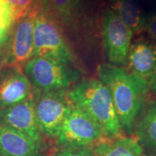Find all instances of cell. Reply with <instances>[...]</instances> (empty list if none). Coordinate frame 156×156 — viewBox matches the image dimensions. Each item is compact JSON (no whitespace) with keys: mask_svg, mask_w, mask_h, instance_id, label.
<instances>
[{"mask_svg":"<svg viewBox=\"0 0 156 156\" xmlns=\"http://www.w3.org/2000/svg\"><path fill=\"white\" fill-rule=\"evenodd\" d=\"M97 76L110 93L122 130L132 133L149 90L148 82L111 63L98 65Z\"/></svg>","mask_w":156,"mask_h":156,"instance_id":"6da1fadb","label":"cell"},{"mask_svg":"<svg viewBox=\"0 0 156 156\" xmlns=\"http://www.w3.org/2000/svg\"><path fill=\"white\" fill-rule=\"evenodd\" d=\"M73 106L80 108L97 125L105 139L122 135L110 93L99 79H85L68 91Z\"/></svg>","mask_w":156,"mask_h":156,"instance_id":"7a4b0ae2","label":"cell"},{"mask_svg":"<svg viewBox=\"0 0 156 156\" xmlns=\"http://www.w3.org/2000/svg\"><path fill=\"white\" fill-rule=\"evenodd\" d=\"M33 56L44 57L69 66L76 63V58L66 43L60 23L50 8L41 6L35 18Z\"/></svg>","mask_w":156,"mask_h":156,"instance_id":"3957f363","label":"cell"},{"mask_svg":"<svg viewBox=\"0 0 156 156\" xmlns=\"http://www.w3.org/2000/svg\"><path fill=\"white\" fill-rule=\"evenodd\" d=\"M36 0L31 10L15 22L2 54L0 68L23 70L26 62L33 56L34 22L41 7Z\"/></svg>","mask_w":156,"mask_h":156,"instance_id":"277c9868","label":"cell"},{"mask_svg":"<svg viewBox=\"0 0 156 156\" xmlns=\"http://www.w3.org/2000/svg\"><path fill=\"white\" fill-rule=\"evenodd\" d=\"M32 90L56 91L67 89L79 76L71 66L41 56H33L23 68Z\"/></svg>","mask_w":156,"mask_h":156,"instance_id":"5b68a950","label":"cell"},{"mask_svg":"<svg viewBox=\"0 0 156 156\" xmlns=\"http://www.w3.org/2000/svg\"><path fill=\"white\" fill-rule=\"evenodd\" d=\"M32 91L37 118L42 134L51 138H57L62 125L72 107L67 89L47 92Z\"/></svg>","mask_w":156,"mask_h":156,"instance_id":"8992f818","label":"cell"},{"mask_svg":"<svg viewBox=\"0 0 156 156\" xmlns=\"http://www.w3.org/2000/svg\"><path fill=\"white\" fill-rule=\"evenodd\" d=\"M56 139L62 147H90L105 138L97 125L72 105Z\"/></svg>","mask_w":156,"mask_h":156,"instance_id":"52a82bcc","label":"cell"},{"mask_svg":"<svg viewBox=\"0 0 156 156\" xmlns=\"http://www.w3.org/2000/svg\"><path fill=\"white\" fill-rule=\"evenodd\" d=\"M103 48L108 63L122 67L127 64L133 32L112 11L104 13L101 22Z\"/></svg>","mask_w":156,"mask_h":156,"instance_id":"ba28073f","label":"cell"},{"mask_svg":"<svg viewBox=\"0 0 156 156\" xmlns=\"http://www.w3.org/2000/svg\"><path fill=\"white\" fill-rule=\"evenodd\" d=\"M0 122L15 128L41 145L43 134L39 128L33 95L0 111Z\"/></svg>","mask_w":156,"mask_h":156,"instance_id":"9c48e42d","label":"cell"},{"mask_svg":"<svg viewBox=\"0 0 156 156\" xmlns=\"http://www.w3.org/2000/svg\"><path fill=\"white\" fill-rule=\"evenodd\" d=\"M33 95L32 86L23 70L11 69L0 77V111Z\"/></svg>","mask_w":156,"mask_h":156,"instance_id":"30bf717a","label":"cell"},{"mask_svg":"<svg viewBox=\"0 0 156 156\" xmlns=\"http://www.w3.org/2000/svg\"><path fill=\"white\" fill-rule=\"evenodd\" d=\"M128 72L148 82L156 71V44L139 40L130 45L128 51Z\"/></svg>","mask_w":156,"mask_h":156,"instance_id":"8fae6325","label":"cell"},{"mask_svg":"<svg viewBox=\"0 0 156 156\" xmlns=\"http://www.w3.org/2000/svg\"><path fill=\"white\" fill-rule=\"evenodd\" d=\"M0 155L42 156L40 145L28 135L0 122Z\"/></svg>","mask_w":156,"mask_h":156,"instance_id":"7c38bea8","label":"cell"},{"mask_svg":"<svg viewBox=\"0 0 156 156\" xmlns=\"http://www.w3.org/2000/svg\"><path fill=\"white\" fill-rule=\"evenodd\" d=\"M94 150L95 156H146L137 140L122 135L101 140L95 144Z\"/></svg>","mask_w":156,"mask_h":156,"instance_id":"4fadbf2b","label":"cell"},{"mask_svg":"<svg viewBox=\"0 0 156 156\" xmlns=\"http://www.w3.org/2000/svg\"><path fill=\"white\" fill-rule=\"evenodd\" d=\"M136 140L144 151L156 156V101L147 108L135 128Z\"/></svg>","mask_w":156,"mask_h":156,"instance_id":"5bb4252c","label":"cell"},{"mask_svg":"<svg viewBox=\"0 0 156 156\" xmlns=\"http://www.w3.org/2000/svg\"><path fill=\"white\" fill-rule=\"evenodd\" d=\"M112 11L133 34L144 30L146 17H143L135 0H113Z\"/></svg>","mask_w":156,"mask_h":156,"instance_id":"9a60e30c","label":"cell"},{"mask_svg":"<svg viewBox=\"0 0 156 156\" xmlns=\"http://www.w3.org/2000/svg\"><path fill=\"white\" fill-rule=\"evenodd\" d=\"M16 22L14 11L5 0H0V62L11 28Z\"/></svg>","mask_w":156,"mask_h":156,"instance_id":"2e32d148","label":"cell"},{"mask_svg":"<svg viewBox=\"0 0 156 156\" xmlns=\"http://www.w3.org/2000/svg\"><path fill=\"white\" fill-rule=\"evenodd\" d=\"M79 0H52L50 11L58 22H71L77 11Z\"/></svg>","mask_w":156,"mask_h":156,"instance_id":"e0dca14e","label":"cell"},{"mask_svg":"<svg viewBox=\"0 0 156 156\" xmlns=\"http://www.w3.org/2000/svg\"><path fill=\"white\" fill-rule=\"evenodd\" d=\"M55 156H95V153L90 147H62Z\"/></svg>","mask_w":156,"mask_h":156,"instance_id":"ac0fdd59","label":"cell"},{"mask_svg":"<svg viewBox=\"0 0 156 156\" xmlns=\"http://www.w3.org/2000/svg\"><path fill=\"white\" fill-rule=\"evenodd\" d=\"M14 11L16 21L31 10L36 0H5Z\"/></svg>","mask_w":156,"mask_h":156,"instance_id":"d6986e66","label":"cell"},{"mask_svg":"<svg viewBox=\"0 0 156 156\" xmlns=\"http://www.w3.org/2000/svg\"><path fill=\"white\" fill-rule=\"evenodd\" d=\"M144 30L156 44V14L146 17Z\"/></svg>","mask_w":156,"mask_h":156,"instance_id":"ffe728a7","label":"cell"},{"mask_svg":"<svg viewBox=\"0 0 156 156\" xmlns=\"http://www.w3.org/2000/svg\"><path fill=\"white\" fill-rule=\"evenodd\" d=\"M148 87L149 90L156 95V71L148 80Z\"/></svg>","mask_w":156,"mask_h":156,"instance_id":"44dd1931","label":"cell"},{"mask_svg":"<svg viewBox=\"0 0 156 156\" xmlns=\"http://www.w3.org/2000/svg\"><path fill=\"white\" fill-rule=\"evenodd\" d=\"M39 2L41 3V5L45 8H50L52 0H39Z\"/></svg>","mask_w":156,"mask_h":156,"instance_id":"7402d4cb","label":"cell"},{"mask_svg":"<svg viewBox=\"0 0 156 156\" xmlns=\"http://www.w3.org/2000/svg\"><path fill=\"white\" fill-rule=\"evenodd\" d=\"M0 156H1V155H0Z\"/></svg>","mask_w":156,"mask_h":156,"instance_id":"603a6c76","label":"cell"}]
</instances>
